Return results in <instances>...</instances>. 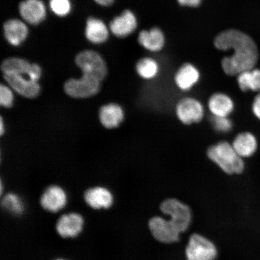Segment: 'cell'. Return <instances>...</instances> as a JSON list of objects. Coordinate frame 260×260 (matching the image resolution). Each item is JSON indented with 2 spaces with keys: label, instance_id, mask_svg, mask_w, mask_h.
I'll use <instances>...</instances> for the list:
<instances>
[{
  "label": "cell",
  "instance_id": "6da1fadb",
  "mask_svg": "<svg viewBox=\"0 0 260 260\" xmlns=\"http://www.w3.org/2000/svg\"><path fill=\"white\" fill-rule=\"evenodd\" d=\"M214 45L220 50L233 51L232 56L222 60V69L228 76H238L253 69L257 62L258 53L255 42L242 31H224L216 38Z\"/></svg>",
  "mask_w": 260,
  "mask_h": 260
},
{
  "label": "cell",
  "instance_id": "7a4b0ae2",
  "mask_svg": "<svg viewBox=\"0 0 260 260\" xmlns=\"http://www.w3.org/2000/svg\"><path fill=\"white\" fill-rule=\"evenodd\" d=\"M42 75L38 64L31 63L14 72L3 73L5 80L16 92L27 99H34L40 95L39 80Z\"/></svg>",
  "mask_w": 260,
  "mask_h": 260
},
{
  "label": "cell",
  "instance_id": "3957f363",
  "mask_svg": "<svg viewBox=\"0 0 260 260\" xmlns=\"http://www.w3.org/2000/svg\"><path fill=\"white\" fill-rule=\"evenodd\" d=\"M207 156L227 174H240L245 170L243 158L228 142H220L210 146L207 149Z\"/></svg>",
  "mask_w": 260,
  "mask_h": 260
},
{
  "label": "cell",
  "instance_id": "277c9868",
  "mask_svg": "<svg viewBox=\"0 0 260 260\" xmlns=\"http://www.w3.org/2000/svg\"><path fill=\"white\" fill-rule=\"evenodd\" d=\"M162 212L170 217V222L179 232L183 233L189 227L191 212L189 207L174 198L164 201L161 204Z\"/></svg>",
  "mask_w": 260,
  "mask_h": 260
},
{
  "label": "cell",
  "instance_id": "5b68a950",
  "mask_svg": "<svg viewBox=\"0 0 260 260\" xmlns=\"http://www.w3.org/2000/svg\"><path fill=\"white\" fill-rule=\"evenodd\" d=\"M101 82L95 77L83 74L79 79L67 81L64 84V90L67 95L74 99H87L100 92Z\"/></svg>",
  "mask_w": 260,
  "mask_h": 260
},
{
  "label": "cell",
  "instance_id": "8992f818",
  "mask_svg": "<svg viewBox=\"0 0 260 260\" xmlns=\"http://www.w3.org/2000/svg\"><path fill=\"white\" fill-rule=\"evenodd\" d=\"M76 63L83 74L96 78L102 81L107 74L105 60L96 52L86 50L81 52L76 58Z\"/></svg>",
  "mask_w": 260,
  "mask_h": 260
},
{
  "label": "cell",
  "instance_id": "52a82bcc",
  "mask_svg": "<svg viewBox=\"0 0 260 260\" xmlns=\"http://www.w3.org/2000/svg\"><path fill=\"white\" fill-rule=\"evenodd\" d=\"M217 254L215 245L203 236L191 235L186 249L187 260H214Z\"/></svg>",
  "mask_w": 260,
  "mask_h": 260
},
{
  "label": "cell",
  "instance_id": "ba28073f",
  "mask_svg": "<svg viewBox=\"0 0 260 260\" xmlns=\"http://www.w3.org/2000/svg\"><path fill=\"white\" fill-rule=\"evenodd\" d=\"M177 118L185 125H190L202 121L204 108L199 100L194 98L182 99L175 107Z\"/></svg>",
  "mask_w": 260,
  "mask_h": 260
},
{
  "label": "cell",
  "instance_id": "9c48e42d",
  "mask_svg": "<svg viewBox=\"0 0 260 260\" xmlns=\"http://www.w3.org/2000/svg\"><path fill=\"white\" fill-rule=\"evenodd\" d=\"M149 228L152 236L158 241L164 243L177 242L180 233L170 220L155 216L149 220Z\"/></svg>",
  "mask_w": 260,
  "mask_h": 260
},
{
  "label": "cell",
  "instance_id": "30bf717a",
  "mask_svg": "<svg viewBox=\"0 0 260 260\" xmlns=\"http://www.w3.org/2000/svg\"><path fill=\"white\" fill-rule=\"evenodd\" d=\"M19 12L26 22L32 25L41 23L46 16V9L41 0H24L19 5Z\"/></svg>",
  "mask_w": 260,
  "mask_h": 260
},
{
  "label": "cell",
  "instance_id": "8fae6325",
  "mask_svg": "<svg viewBox=\"0 0 260 260\" xmlns=\"http://www.w3.org/2000/svg\"><path fill=\"white\" fill-rule=\"evenodd\" d=\"M67 202L64 191L57 186L47 188L41 198V204L44 209L51 212H57L64 208Z\"/></svg>",
  "mask_w": 260,
  "mask_h": 260
},
{
  "label": "cell",
  "instance_id": "7c38bea8",
  "mask_svg": "<svg viewBox=\"0 0 260 260\" xmlns=\"http://www.w3.org/2000/svg\"><path fill=\"white\" fill-rule=\"evenodd\" d=\"M83 219L77 213L64 214L58 219L56 229L59 235L67 238L77 236L83 229Z\"/></svg>",
  "mask_w": 260,
  "mask_h": 260
},
{
  "label": "cell",
  "instance_id": "4fadbf2b",
  "mask_svg": "<svg viewBox=\"0 0 260 260\" xmlns=\"http://www.w3.org/2000/svg\"><path fill=\"white\" fill-rule=\"evenodd\" d=\"M124 112L121 106L116 103L107 104L101 107L100 121L105 128L112 129L118 127L124 120Z\"/></svg>",
  "mask_w": 260,
  "mask_h": 260
},
{
  "label": "cell",
  "instance_id": "5bb4252c",
  "mask_svg": "<svg viewBox=\"0 0 260 260\" xmlns=\"http://www.w3.org/2000/svg\"><path fill=\"white\" fill-rule=\"evenodd\" d=\"M136 16L131 11H125L110 22V27L113 35L119 38L127 37L137 27Z\"/></svg>",
  "mask_w": 260,
  "mask_h": 260
},
{
  "label": "cell",
  "instance_id": "9a60e30c",
  "mask_svg": "<svg viewBox=\"0 0 260 260\" xmlns=\"http://www.w3.org/2000/svg\"><path fill=\"white\" fill-rule=\"evenodd\" d=\"M208 107L212 116L229 117L235 109V103L226 94L217 92L210 97Z\"/></svg>",
  "mask_w": 260,
  "mask_h": 260
},
{
  "label": "cell",
  "instance_id": "2e32d148",
  "mask_svg": "<svg viewBox=\"0 0 260 260\" xmlns=\"http://www.w3.org/2000/svg\"><path fill=\"white\" fill-rule=\"evenodd\" d=\"M84 200L93 209H109L112 206L113 198L111 192L107 188L95 187L90 188L86 191L84 193Z\"/></svg>",
  "mask_w": 260,
  "mask_h": 260
},
{
  "label": "cell",
  "instance_id": "e0dca14e",
  "mask_svg": "<svg viewBox=\"0 0 260 260\" xmlns=\"http://www.w3.org/2000/svg\"><path fill=\"white\" fill-rule=\"evenodd\" d=\"M28 28L23 22L17 19H10L4 24L6 40L13 46H18L27 38Z\"/></svg>",
  "mask_w": 260,
  "mask_h": 260
},
{
  "label": "cell",
  "instance_id": "ac0fdd59",
  "mask_svg": "<svg viewBox=\"0 0 260 260\" xmlns=\"http://www.w3.org/2000/svg\"><path fill=\"white\" fill-rule=\"evenodd\" d=\"M232 146L242 158L251 157L255 153L258 147L257 140L249 132H243L237 135L234 139Z\"/></svg>",
  "mask_w": 260,
  "mask_h": 260
},
{
  "label": "cell",
  "instance_id": "d6986e66",
  "mask_svg": "<svg viewBox=\"0 0 260 260\" xmlns=\"http://www.w3.org/2000/svg\"><path fill=\"white\" fill-rule=\"evenodd\" d=\"M200 78L199 71L193 65L184 64L177 71L175 77L177 86L182 91L190 90L196 84Z\"/></svg>",
  "mask_w": 260,
  "mask_h": 260
},
{
  "label": "cell",
  "instance_id": "ffe728a7",
  "mask_svg": "<svg viewBox=\"0 0 260 260\" xmlns=\"http://www.w3.org/2000/svg\"><path fill=\"white\" fill-rule=\"evenodd\" d=\"M85 35L92 43L102 44L108 38L109 31L102 20L92 17L87 19Z\"/></svg>",
  "mask_w": 260,
  "mask_h": 260
},
{
  "label": "cell",
  "instance_id": "44dd1931",
  "mask_svg": "<svg viewBox=\"0 0 260 260\" xmlns=\"http://www.w3.org/2000/svg\"><path fill=\"white\" fill-rule=\"evenodd\" d=\"M138 40L140 44L151 51H160L165 43L164 34L160 28L156 27L140 32Z\"/></svg>",
  "mask_w": 260,
  "mask_h": 260
},
{
  "label": "cell",
  "instance_id": "7402d4cb",
  "mask_svg": "<svg viewBox=\"0 0 260 260\" xmlns=\"http://www.w3.org/2000/svg\"><path fill=\"white\" fill-rule=\"evenodd\" d=\"M237 83L243 92L251 90L260 93V70L252 69L238 75Z\"/></svg>",
  "mask_w": 260,
  "mask_h": 260
},
{
  "label": "cell",
  "instance_id": "603a6c76",
  "mask_svg": "<svg viewBox=\"0 0 260 260\" xmlns=\"http://www.w3.org/2000/svg\"><path fill=\"white\" fill-rule=\"evenodd\" d=\"M136 69L140 77L146 80H150L157 76L158 65L152 58H144L136 64Z\"/></svg>",
  "mask_w": 260,
  "mask_h": 260
},
{
  "label": "cell",
  "instance_id": "cb8c5ba5",
  "mask_svg": "<svg viewBox=\"0 0 260 260\" xmlns=\"http://www.w3.org/2000/svg\"><path fill=\"white\" fill-rule=\"evenodd\" d=\"M2 204L5 209L15 214L21 213L24 210L20 198L14 193L6 194L3 198Z\"/></svg>",
  "mask_w": 260,
  "mask_h": 260
},
{
  "label": "cell",
  "instance_id": "d4e9b609",
  "mask_svg": "<svg viewBox=\"0 0 260 260\" xmlns=\"http://www.w3.org/2000/svg\"><path fill=\"white\" fill-rule=\"evenodd\" d=\"M210 121L213 128L217 132L226 133L233 129V122L229 117L211 116Z\"/></svg>",
  "mask_w": 260,
  "mask_h": 260
},
{
  "label": "cell",
  "instance_id": "484cf974",
  "mask_svg": "<svg viewBox=\"0 0 260 260\" xmlns=\"http://www.w3.org/2000/svg\"><path fill=\"white\" fill-rule=\"evenodd\" d=\"M50 5L52 11L60 16L67 15L71 9L70 0H50Z\"/></svg>",
  "mask_w": 260,
  "mask_h": 260
},
{
  "label": "cell",
  "instance_id": "4316f807",
  "mask_svg": "<svg viewBox=\"0 0 260 260\" xmlns=\"http://www.w3.org/2000/svg\"><path fill=\"white\" fill-rule=\"evenodd\" d=\"M14 96L12 91L7 86H0V105L5 108H11L14 105Z\"/></svg>",
  "mask_w": 260,
  "mask_h": 260
},
{
  "label": "cell",
  "instance_id": "83f0119b",
  "mask_svg": "<svg viewBox=\"0 0 260 260\" xmlns=\"http://www.w3.org/2000/svg\"><path fill=\"white\" fill-rule=\"evenodd\" d=\"M252 110L253 115L260 120V93L256 96L253 100Z\"/></svg>",
  "mask_w": 260,
  "mask_h": 260
},
{
  "label": "cell",
  "instance_id": "f1b7e54d",
  "mask_svg": "<svg viewBox=\"0 0 260 260\" xmlns=\"http://www.w3.org/2000/svg\"><path fill=\"white\" fill-rule=\"evenodd\" d=\"M178 2L182 6L197 7L200 5L201 0H178Z\"/></svg>",
  "mask_w": 260,
  "mask_h": 260
},
{
  "label": "cell",
  "instance_id": "f546056e",
  "mask_svg": "<svg viewBox=\"0 0 260 260\" xmlns=\"http://www.w3.org/2000/svg\"><path fill=\"white\" fill-rule=\"evenodd\" d=\"M94 1L103 6H111L114 2V0H94Z\"/></svg>",
  "mask_w": 260,
  "mask_h": 260
},
{
  "label": "cell",
  "instance_id": "4dcf8cb0",
  "mask_svg": "<svg viewBox=\"0 0 260 260\" xmlns=\"http://www.w3.org/2000/svg\"><path fill=\"white\" fill-rule=\"evenodd\" d=\"M4 122H3V118H1V135L3 136L4 134L5 128Z\"/></svg>",
  "mask_w": 260,
  "mask_h": 260
},
{
  "label": "cell",
  "instance_id": "1f68e13d",
  "mask_svg": "<svg viewBox=\"0 0 260 260\" xmlns=\"http://www.w3.org/2000/svg\"><path fill=\"white\" fill-rule=\"evenodd\" d=\"M56 260H64V259H56Z\"/></svg>",
  "mask_w": 260,
  "mask_h": 260
}]
</instances>
